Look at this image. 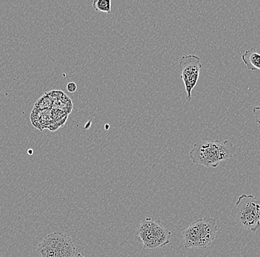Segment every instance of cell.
I'll return each mask as SVG.
<instances>
[{
  "label": "cell",
  "instance_id": "1",
  "mask_svg": "<svg viewBox=\"0 0 260 257\" xmlns=\"http://www.w3.org/2000/svg\"><path fill=\"white\" fill-rule=\"evenodd\" d=\"M236 151L235 146L230 140H200L194 143L189 157L194 164L217 167L222 161L232 159Z\"/></svg>",
  "mask_w": 260,
  "mask_h": 257
},
{
  "label": "cell",
  "instance_id": "2",
  "mask_svg": "<svg viewBox=\"0 0 260 257\" xmlns=\"http://www.w3.org/2000/svg\"><path fill=\"white\" fill-rule=\"evenodd\" d=\"M217 231V222L214 218L206 216L198 219L183 232L185 248L206 249L212 243Z\"/></svg>",
  "mask_w": 260,
  "mask_h": 257
},
{
  "label": "cell",
  "instance_id": "3",
  "mask_svg": "<svg viewBox=\"0 0 260 257\" xmlns=\"http://www.w3.org/2000/svg\"><path fill=\"white\" fill-rule=\"evenodd\" d=\"M232 216L240 227L255 232L260 227V199L243 194L232 209Z\"/></svg>",
  "mask_w": 260,
  "mask_h": 257
},
{
  "label": "cell",
  "instance_id": "4",
  "mask_svg": "<svg viewBox=\"0 0 260 257\" xmlns=\"http://www.w3.org/2000/svg\"><path fill=\"white\" fill-rule=\"evenodd\" d=\"M138 236L144 248L154 250L170 244L172 233L159 222L146 218L140 224Z\"/></svg>",
  "mask_w": 260,
  "mask_h": 257
},
{
  "label": "cell",
  "instance_id": "5",
  "mask_svg": "<svg viewBox=\"0 0 260 257\" xmlns=\"http://www.w3.org/2000/svg\"><path fill=\"white\" fill-rule=\"evenodd\" d=\"M37 250L42 257H74L76 247L71 237L53 232L39 243Z\"/></svg>",
  "mask_w": 260,
  "mask_h": 257
},
{
  "label": "cell",
  "instance_id": "6",
  "mask_svg": "<svg viewBox=\"0 0 260 257\" xmlns=\"http://www.w3.org/2000/svg\"><path fill=\"white\" fill-rule=\"evenodd\" d=\"M179 66L181 71L180 77L184 82L187 93L186 100L191 101V92L198 83L202 68L201 58L194 54L183 56L180 59Z\"/></svg>",
  "mask_w": 260,
  "mask_h": 257
},
{
  "label": "cell",
  "instance_id": "7",
  "mask_svg": "<svg viewBox=\"0 0 260 257\" xmlns=\"http://www.w3.org/2000/svg\"><path fill=\"white\" fill-rule=\"evenodd\" d=\"M242 60L250 71H260V53L256 52V48L245 50L242 54Z\"/></svg>",
  "mask_w": 260,
  "mask_h": 257
},
{
  "label": "cell",
  "instance_id": "8",
  "mask_svg": "<svg viewBox=\"0 0 260 257\" xmlns=\"http://www.w3.org/2000/svg\"><path fill=\"white\" fill-rule=\"evenodd\" d=\"M92 7L96 11L110 14L111 12V0H94Z\"/></svg>",
  "mask_w": 260,
  "mask_h": 257
},
{
  "label": "cell",
  "instance_id": "9",
  "mask_svg": "<svg viewBox=\"0 0 260 257\" xmlns=\"http://www.w3.org/2000/svg\"><path fill=\"white\" fill-rule=\"evenodd\" d=\"M67 90L70 93H74L77 91V85L75 82H69L67 84Z\"/></svg>",
  "mask_w": 260,
  "mask_h": 257
},
{
  "label": "cell",
  "instance_id": "10",
  "mask_svg": "<svg viewBox=\"0 0 260 257\" xmlns=\"http://www.w3.org/2000/svg\"><path fill=\"white\" fill-rule=\"evenodd\" d=\"M253 115L256 118V122L260 125V106L254 107L253 108Z\"/></svg>",
  "mask_w": 260,
  "mask_h": 257
},
{
  "label": "cell",
  "instance_id": "11",
  "mask_svg": "<svg viewBox=\"0 0 260 257\" xmlns=\"http://www.w3.org/2000/svg\"><path fill=\"white\" fill-rule=\"evenodd\" d=\"M74 257H85V256H83V255L81 254V253H79V254L76 255V256H75Z\"/></svg>",
  "mask_w": 260,
  "mask_h": 257
},
{
  "label": "cell",
  "instance_id": "12",
  "mask_svg": "<svg viewBox=\"0 0 260 257\" xmlns=\"http://www.w3.org/2000/svg\"><path fill=\"white\" fill-rule=\"evenodd\" d=\"M29 153H30H30H31V154H32V150H31V151H29Z\"/></svg>",
  "mask_w": 260,
  "mask_h": 257
}]
</instances>
